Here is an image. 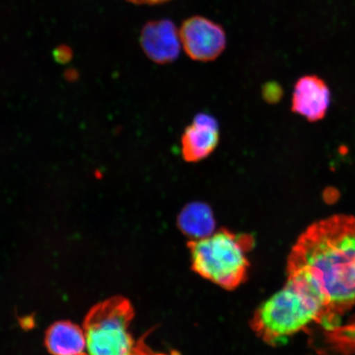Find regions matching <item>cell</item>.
<instances>
[{"label": "cell", "mask_w": 355, "mask_h": 355, "mask_svg": "<svg viewBox=\"0 0 355 355\" xmlns=\"http://www.w3.org/2000/svg\"><path fill=\"white\" fill-rule=\"evenodd\" d=\"M294 272L322 293L327 307L319 324L335 330L355 308V216L335 215L309 225L288 256L287 272Z\"/></svg>", "instance_id": "6da1fadb"}, {"label": "cell", "mask_w": 355, "mask_h": 355, "mask_svg": "<svg viewBox=\"0 0 355 355\" xmlns=\"http://www.w3.org/2000/svg\"><path fill=\"white\" fill-rule=\"evenodd\" d=\"M326 309V300L317 287L292 275L282 290L257 309L250 325L264 343L277 345L311 323H319Z\"/></svg>", "instance_id": "7a4b0ae2"}, {"label": "cell", "mask_w": 355, "mask_h": 355, "mask_svg": "<svg viewBox=\"0 0 355 355\" xmlns=\"http://www.w3.org/2000/svg\"><path fill=\"white\" fill-rule=\"evenodd\" d=\"M254 238L221 230L207 238L191 241L189 248L192 268L199 276L225 290L238 288L247 278L248 252Z\"/></svg>", "instance_id": "3957f363"}, {"label": "cell", "mask_w": 355, "mask_h": 355, "mask_svg": "<svg viewBox=\"0 0 355 355\" xmlns=\"http://www.w3.org/2000/svg\"><path fill=\"white\" fill-rule=\"evenodd\" d=\"M133 317L130 302L121 296L95 305L83 323L89 355H132L135 343L128 327Z\"/></svg>", "instance_id": "277c9868"}, {"label": "cell", "mask_w": 355, "mask_h": 355, "mask_svg": "<svg viewBox=\"0 0 355 355\" xmlns=\"http://www.w3.org/2000/svg\"><path fill=\"white\" fill-rule=\"evenodd\" d=\"M182 46L191 59L212 61L224 51L226 46L225 31L206 17L195 16L184 21L180 30Z\"/></svg>", "instance_id": "5b68a950"}, {"label": "cell", "mask_w": 355, "mask_h": 355, "mask_svg": "<svg viewBox=\"0 0 355 355\" xmlns=\"http://www.w3.org/2000/svg\"><path fill=\"white\" fill-rule=\"evenodd\" d=\"M331 103V92L323 79L306 75L297 81L293 92L291 109L309 122L325 118Z\"/></svg>", "instance_id": "8992f818"}, {"label": "cell", "mask_w": 355, "mask_h": 355, "mask_svg": "<svg viewBox=\"0 0 355 355\" xmlns=\"http://www.w3.org/2000/svg\"><path fill=\"white\" fill-rule=\"evenodd\" d=\"M141 44L150 60L157 64H166L179 57L182 44L175 25L170 20L164 19L150 21L144 26Z\"/></svg>", "instance_id": "52a82bcc"}, {"label": "cell", "mask_w": 355, "mask_h": 355, "mask_svg": "<svg viewBox=\"0 0 355 355\" xmlns=\"http://www.w3.org/2000/svg\"><path fill=\"white\" fill-rule=\"evenodd\" d=\"M219 125L209 114H199L184 130L181 153L188 162H198L214 152L219 144Z\"/></svg>", "instance_id": "ba28073f"}, {"label": "cell", "mask_w": 355, "mask_h": 355, "mask_svg": "<svg viewBox=\"0 0 355 355\" xmlns=\"http://www.w3.org/2000/svg\"><path fill=\"white\" fill-rule=\"evenodd\" d=\"M46 346L52 355H78L86 346L85 333L76 324L57 322L48 328Z\"/></svg>", "instance_id": "9c48e42d"}, {"label": "cell", "mask_w": 355, "mask_h": 355, "mask_svg": "<svg viewBox=\"0 0 355 355\" xmlns=\"http://www.w3.org/2000/svg\"><path fill=\"white\" fill-rule=\"evenodd\" d=\"M178 225L185 235L197 241L214 232L216 220L209 206L203 202H192L180 213Z\"/></svg>", "instance_id": "30bf717a"}, {"label": "cell", "mask_w": 355, "mask_h": 355, "mask_svg": "<svg viewBox=\"0 0 355 355\" xmlns=\"http://www.w3.org/2000/svg\"><path fill=\"white\" fill-rule=\"evenodd\" d=\"M324 198L329 199V201H331V200L335 201V200L338 198V191L334 188H327L324 190Z\"/></svg>", "instance_id": "8fae6325"}, {"label": "cell", "mask_w": 355, "mask_h": 355, "mask_svg": "<svg viewBox=\"0 0 355 355\" xmlns=\"http://www.w3.org/2000/svg\"><path fill=\"white\" fill-rule=\"evenodd\" d=\"M130 1L139 4H157L168 1V0H130Z\"/></svg>", "instance_id": "7c38bea8"}, {"label": "cell", "mask_w": 355, "mask_h": 355, "mask_svg": "<svg viewBox=\"0 0 355 355\" xmlns=\"http://www.w3.org/2000/svg\"><path fill=\"white\" fill-rule=\"evenodd\" d=\"M78 355H87V354L82 353V354H78Z\"/></svg>", "instance_id": "4fadbf2b"}]
</instances>
